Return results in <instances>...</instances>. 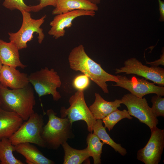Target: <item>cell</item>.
<instances>
[{
    "instance_id": "2",
    "label": "cell",
    "mask_w": 164,
    "mask_h": 164,
    "mask_svg": "<svg viewBox=\"0 0 164 164\" xmlns=\"http://www.w3.org/2000/svg\"><path fill=\"white\" fill-rule=\"evenodd\" d=\"M1 107L14 112L26 121L35 112L36 100L33 87L29 84L22 88L9 89L0 83Z\"/></svg>"
},
{
    "instance_id": "21",
    "label": "cell",
    "mask_w": 164,
    "mask_h": 164,
    "mask_svg": "<svg viewBox=\"0 0 164 164\" xmlns=\"http://www.w3.org/2000/svg\"><path fill=\"white\" fill-rule=\"evenodd\" d=\"M15 151V146L9 138H4L0 140V163L1 164H23L16 158L13 154Z\"/></svg>"
},
{
    "instance_id": "3",
    "label": "cell",
    "mask_w": 164,
    "mask_h": 164,
    "mask_svg": "<svg viewBox=\"0 0 164 164\" xmlns=\"http://www.w3.org/2000/svg\"><path fill=\"white\" fill-rule=\"evenodd\" d=\"M46 114L48 120L43 128L41 137L46 147L56 150L68 139L74 137L72 124L67 117L60 118L56 116L52 109L48 110Z\"/></svg>"
},
{
    "instance_id": "14",
    "label": "cell",
    "mask_w": 164,
    "mask_h": 164,
    "mask_svg": "<svg viewBox=\"0 0 164 164\" xmlns=\"http://www.w3.org/2000/svg\"><path fill=\"white\" fill-rule=\"evenodd\" d=\"M23 121L15 113L5 110L0 107V140L4 138H9Z\"/></svg>"
},
{
    "instance_id": "13",
    "label": "cell",
    "mask_w": 164,
    "mask_h": 164,
    "mask_svg": "<svg viewBox=\"0 0 164 164\" xmlns=\"http://www.w3.org/2000/svg\"><path fill=\"white\" fill-rule=\"evenodd\" d=\"M0 83L12 89L23 88L30 83L27 74L9 66L3 65L0 75Z\"/></svg>"
},
{
    "instance_id": "16",
    "label": "cell",
    "mask_w": 164,
    "mask_h": 164,
    "mask_svg": "<svg viewBox=\"0 0 164 164\" xmlns=\"http://www.w3.org/2000/svg\"><path fill=\"white\" fill-rule=\"evenodd\" d=\"M15 151L24 157L29 164H53L54 162L46 157L36 146L29 143L15 145Z\"/></svg>"
},
{
    "instance_id": "12",
    "label": "cell",
    "mask_w": 164,
    "mask_h": 164,
    "mask_svg": "<svg viewBox=\"0 0 164 164\" xmlns=\"http://www.w3.org/2000/svg\"><path fill=\"white\" fill-rule=\"evenodd\" d=\"M95 14L94 11L77 10L57 15L50 23L51 27L48 33L57 39L64 36L65 29L71 27L73 21L77 18L84 16L93 17Z\"/></svg>"
},
{
    "instance_id": "8",
    "label": "cell",
    "mask_w": 164,
    "mask_h": 164,
    "mask_svg": "<svg viewBox=\"0 0 164 164\" xmlns=\"http://www.w3.org/2000/svg\"><path fill=\"white\" fill-rule=\"evenodd\" d=\"M131 116L147 125L150 130L157 127L159 120L152 112L145 98L138 97L131 93L125 94L121 99Z\"/></svg>"
},
{
    "instance_id": "19",
    "label": "cell",
    "mask_w": 164,
    "mask_h": 164,
    "mask_svg": "<svg viewBox=\"0 0 164 164\" xmlns=\"http://www.w3.org/2000/svg\"><path fill=\"white\" fill-rule=\"evenodd\" d=\"M61 145L64 152L63 164H80L90 156L87 147L82 150L75 149L67 142Z\"/></svg>"
},
{
    "instance_id": "7",
    "label": "cell",
    "mask_w": 164,
    "mask_h": 164,
    "mask_svg": "<svg viewBox=\"0 0 164 164\" xmlns=\"http://www.w3.org/2000/svg\"><path fill=\"white\" fill-rule=\"evenodd\" d=\"M70 106L66 109L62 107L60 111L61 118H67L71 124L79 120L84 121L88 132L92 133L96 120L86 103L84 91L78 90L70 98Z\"/></svg>"
},
{
    "instance_id": "10",
    "label": "cell",
    "mask_w": 164,
    "mask_h": 164,
    "mask_svg": "<svg viewBox=\"0 0 164 164\" xmlns=\"http://www.w3.org/2000/svg\"><path fill=\"white\" fill-rule=\"evenodd\" d=\"M151 131L149 140L138 151L137 158L145 164H158L164 148V130L156 127Z\"/></svg>"
},
{
    "instance_id": "28",
    "label": "cell",
    "mask_w": 164,
    "mask_h": 164,
    "mask_svg": "<svg viewBox=\"0 0 164 164\" xmlns=\"http://www.w3.org/2000/svg\"><path fill=\"white\" fill-rule=\"evenodd\" d=\"M146 63L149 64L152 66L158 67L159 65H164V53L163 50L162 54L161 55L159 59L153 62H148Z\"/></svg>"
},
{
    "instance_id": "29",
    "label": "cell",
    "mask_w": 164,
    "mask_h": 164,
    "mask_svg": "<svg viewBox=\"0 0 164 164\" xmlns=\"http://www.w3.org/2000/svg\"><path fill=\"white\" fill-rule=\"evenodd\" d=\"M159 4V10L160 16L159 21L160 22L164 21V2L161 0H158Z\"/></svg>"
},
{
    "instance_id": "20",
    "label": "cell",
    "mask_w": 164,
    "mask_h": 164,
    "mask_svg": "<svg viewBox=\"0 0 164 164\" xmlns=\"http://www.w3.org/2000/svg\"><path fill=\"white\" fill-rule=\"evenodd\" d=\"M102 119H97L93 127V133L96 135L104 144L109 145L114 150L122 156L127 153L126 150L122 147L121 144L116 143L107 133L106 128L103 125Z\"/></svg>"
},
{
    "instance_id": "25",
    "label": "cell",
    "mask_w": 164,
    "mask_h": 164,
    "mask_svg": "<svg viewBox=\"0 0 164 164\" xmlns=\"http://www.w3.org/2000/svg\"><path fill=\"white\" fill-rule=\"evenodd\" d=\"M2 4L5 8L11 10L17 9L20 12H31V6L26 5L23 0H5Z\"/></svg>"
},
{
    "instance_id": "24",
    "label": "cell",
    "mask_w": 164,
    "mask_h": 164,
    "mask_svg": "<svg viewBox=\"0 0 164 164\" xmlns=\"http://www.w3.org/2000/svg\"><path fill=\"white\" fill-rule=\"evenodd\" d=\"M151 102L152 106L151 108L154 115L156 117H164V98L156 95L152 97Z\"/></svg>"
},
{
    "instance_id": "18",
    "label": "cell",
    "mask_w": 164,
    "mask_h": 164,
    "mask_svg": "<svg viewBox=\"0 0 164 164\" xmlns=\"http://www.w3.org/2000/svg\"><path fill=\"white\" fill-rule=\"evenodd\" d=\"M98 9L97 5L86 0H57L52 14L57 15L77 10L96 11Z\"/></svg>"
},
{
    "instance_id": "17",
    "label": "cell",
    "mask_w": 164,
    "mask_h": 164,
    "mask_svg": "<svg viewBox=\"0 0 164 164\" xmlns=\"http://www.w3.org/2000/svg\"><path fill=\"white\" fill-rule=\"evenodd\" d=\"M95 99L89 108L94 117L96 120L102 119L104 117L121 107V100L116 99L112 101L104 100L98 93L95 94Z\"/></svg>"
},
{
    "instance_id": "9",
    "label": "cell",
    "mask_w": 164,
    "mask_h": 164,
    "mask_svg": "<svg viewBox=\"0 0 164 164\" xmlns=\"http://www.w3.org/2000/svg\"><path fill=\"white\" fill-rule=\"evenodd\" d=\"M124 67L116 68V74L125 73L126 74H134L151 80L161 86L164 85V69L159 67H149L143 65L135 57L126 60Z\"/></svg>"
},
{
    "instance_id": "30",
    "label": "cell",
    "mask_w": 164,
    "mask_h": 164,
    "mask_svg": "<svg viewBox=\"0 0 164 164\" xmlns=\"http://www.w3.org/2000/svg\"><path fill=\"white\" fill-rule=\"evenodd\" d=\"M93 4L97 5L100 3L101 0H86Z\"/></svg>"
},
{
    "instance_id": "22",
    "label": "cell",
    "mask_w": 164,
    "mask_h": 164,
    "mask_svg": "<svg viewBox=\"0 0 164 164\" xmlns=\"http://www.w3.org/2000/svg\"><path fill=\"white\" fill-rule=\"evenodd\" d=\"M94 133H89L87 138V148L90 156L93 159L94 164L101 163V155L103 146L104 144Z\"/></svg>"
},
{
    "instance_id": "11",
    "label": "cell",
    "mask_w": 164,
    "mask_h": 164,
    "mask_svg": "<svg viewBox=\"0 0 164 164\" xmlns=\"http://www.w3.org/2000/svg\"><path fill=\"white\" fill-rule=\"evenodd\" d=\"M118 81L114 86L119 87L129 91L130 93L140 98L150 94H155L159 96L164 95V87L157 86L143 78L133 76L128 78L125 76H117Z\"/></svg>"
},
{
    "instance_id": "27",
    "label": "cell",
    "mask_w": 164,
    "mask_h": 164,
    "mask_svg": "<svg viewBox=\"0 0 164 164\" xmlns=\"http://www.w3.org/2000/svg\"><path fill=\"white\" fill-rule=\"evenodd\" d=\"M57 0H40L37 5L31 6V12H36L48 6L55 7Z\"/></svg>"
},
{
    "instance_id": "5",
    "label": "cell",
    "mask_w": 164,
    "mask_h": 164,
    "mask_svg": "<svg viewBox=\"0 0 164 164\" xmlns=\"http://www.w3.org/2000/svg\"><path fill=\"white\" fill-rule=\"evenodd\" d=\"M28 77L29 83L32 84L39 98L48 94L51 95L54 101L61 98L57 89L60 87L61 81L54 69L45 67L31 73Z\"/></svg>"
},
{
    "instance_id": "26",
    "label": "cell",
    "mask_w": 164,
    "mask_h": 164,
    "mask_svg": "<svg viewBox=\"0 0 164 164\" xmlns=\"http://www.w3.org/2000/svg\"><path fill=\"white\" fill-rule=\"evenodd\" d=\"M90 83L89 78L83 74L78 75L74 78L73 85L77 91H84L89 86Z\"/></svg>"
},
{
    "instance_id": "1",
    "label": "cell",
    "mask_w": 164,
    "mask_h": 164,
    "mask_svg": "<svg viewBox=\"0 0 164 164\" xmlns=\"http://www.w3.org/2000/svg\"><path fill=\"white\" fill-rule=\"evenodd\" d=\"M68 60L71 69L80 71L87 76L105 93H109L107 82H116L118 81L117 76L110 74L105 71L100 64L89 57L82 44L71 50L69 55Z\"/></svg>"
},
{
    "instance_id": "31",
    "label": "cell",
    "mask_w": 164,
    "mask_h": 164,
    "mask_svg": "<svg viewBox=\"0 0 164 164\" xmlns=\"http://www.w3.org/2000/svg\"><path fill=\"white\" fill-rule=\"evenodd\" d=\"M2 66H3V64H2V63L0 61V75L1 74V71Z\"/></svg>"
},
{
    "instance_id": "15",
    "label": "cell",
    "mask_w": 164,
    "mask_h": 164,
    "mask_svg": "<svg viewBox=\"0 0 164 164\" xmlns=\"http://www.w3.org/2000/svg\"><path fill=\"white\" fill-rule=\"evenodd\" d=\"M0 61L3 65L15 68L24 69L27 66L21 61L19 50L12 42H7L0 39Z\"/></svg>"
},
{
    "instance_id": "6",
    "label": "cell",
    "mask_w": 164,
    "mask_h": 164,
    "mask_svg": "<svg viewBox=\"0 0 164 164\" xmlns=\"http://www.w3.org/2000/svg\"><path fill=\"white\" fill-rule=\"evenodd\" d=\"M22 17V23L20 29L15 33L9 32L10 41L13 43L19 50L26 48L27 43L33 38V34H38V41L41 44L45 37L43 29L40 28L44 23L46 15L37 19H32L29 12H21Z\"/></svg>"
},
{
    "instance_id": "23",
    "label": "cell",
    "mask_w": 164,
    "mask_h": 164,
    "mask_svg": "<svg viewBox=\"0 0 164 164\" xmlns=\"http://www.w3.org/2000/svg\"><path fill=\"white\" fill-rule=\"evenodd\" d=\"M127 118L132 120L133 117L128 113L127 110H120L117 109L103 118L102 120L104 127L109 131L113 129L115 125L121 120Z\"/></svg>"
},
{
    "instance_id": "4",
    "label": "cell",
    "mask_w": 164,
    "mask_h": 164,
    "mask_svg": "<svg viewBox=\"0 0 164 164\" xmlns=\"http://www.w3.org/2000/svg\"><path fill=\"white\" fill-rule=\"evenodd\" d=\"M44 125L43 116L37 112L33 113L9 138L14 145L23 143L34 144L46 147L41 134Z\"/></svg>"
},
{
    "instance_id": "32",
    "label": "cell",
    "mask_w": 164,
    "mask_h": 164,
    "mask_svg": "<svg viewBox=\"0 0 164 164\" xmlns=\"http://www.w3.org/2000/svg\"><path fill=\"white\" fill-rule=\"evenodd\" d=\"M0 107H1V103H0Z\"/></svg>"
}]
</instances>
